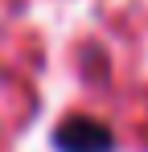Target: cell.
<instances>
[{"label":"cell","mask_w":148,"mask_h":152,"mask_svg":"<svg viewBox=\"0 0 148 152\" xmlns=\"http://www.w3.org/2000/svg\"><path fill=\"white\" fill-rule=\"evenodd\" d=\"M53 144H58V152H111L115 148V136L95 115H70V119L58 124Z\"/></svg>","instance_id":"obj_1"}]
</instances>
